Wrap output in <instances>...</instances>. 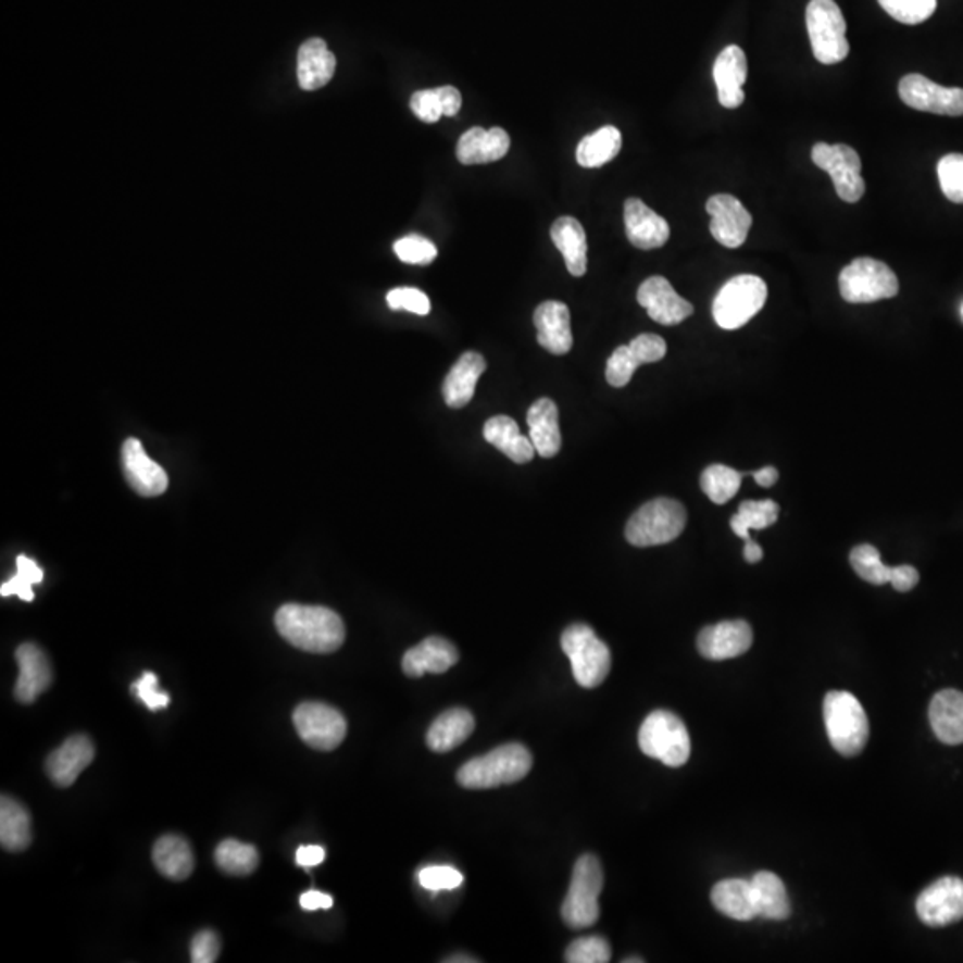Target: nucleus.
<instances>
[{
    "instance_id": "f257e3e1",
    "label": "nucleus",
    "mask_w": 963,
    "mask_h": 963,
    "mask_svg": "<svg viewBox=\"0 0 963 963\" xmlns=\"http://www.w3.org/2000/svg\"><path fill=\"white\" fill-rule=\"evenodd\" d=\"M278 634L299 650L309 653H333L345 642V623L327 606L288 603L275 614Z\"/></svg>"
},
{
    "instance_id": "f03ea898",
    "label": "nucleus",
    "mask_w": 963,
    "mask_h": 963,
    "mask_svg": "<svg viewBox=\"0 0 963 963\" xmlns=\"http://www.w3.org/2000/svg\"><path fill=\"white\" fill-rule=\"evenodd\" d=\"M530 767V751L511 742L466 762L459 770L458 781L464 789H492L523 780Z\"/></svg>"
},
{
    "instance_id": "7ed1b4c3",
    "label": "nucleus",
    "mask_w": 963,
    "mask_h": 963,
    "mask_svg": "<svg viewBox=\"0 0 963 963\" xmlns=\"http://www.w3.org/2000/svg\"><path fill=\"white\" fill-rule=\"evenodd\" d=\"M826 731L835 751L854 756L864 750L870 739V720L864 706L846 690H831L825 698Z\"/></svg>"
},
{
    "instance_id": "20e7f679",
    "label": "nucleus",
    "mask_w": 963,
    "mask_h": 963,
    "mask_svg": "<svg viewBox=\"0 0 963 963\" xmlns=\"http://www.w3.org/2000/svg\"><path fill=\"white\" fill-rule=\"evenodd\" d=\"M562 651L572 662L576 684L586 689H595L605 681L611 673V650L591 626L575 623L562 631Z\"/></svg>"
},
{
    "instance_id": "39448f33",
    "label": "nucleus",
    "mask_w": 963,
    "mask_h": 963,
    "mask_svg": "<svg viewBox=\"0 0 963 963\" xmlns=\"http://www.w3.org/2000/svg\"><path fill=\"white\" fill-rule=\"evenodd\" d=\"M686 506L671 498L645 503L626 525V541L637 548L661 547L675 541L686 528Z\"/></svg>"
},
{
    "instance_id": "423d86ee",
    "label": "nucleus",
    "mask_w": 963,
    "mask_h": 963,
    "mask_svg": "<svg viewBox=\"0 0 963 963\" xmlns=\"http://www.w3.org/2000/svg\"><path fill=\"white\" fill-rule=\"evenodd\" d=\"M603 889V870L595 854L576 860L572 885L562 903V921L572 929L591 928L600 918V898Z\"/></svg>"
},
{
    "instance_id": "0eeeda50",
    "label": "nucleus",
    "mask_w": 963,
    "mask_h": 963,
    "mask_svg": "<svg viewBox=\"0 0 963 963\" xmlns=\"http://www.w3.org/2000/svg\"><path fill=\"white\" fill-rule=\"evenodd\" d=\"M642 753L667 767H681L690 756V737L684 721L673 712H651L639 730Z\"/></svg>"
},
{
    "instance_id": "6e6552de",
    "label": "nucleus",
    "mask_w": 963,
    "mask_h": 963,
    "mask_svg": "<svg viewBox=\"0 0 963 963\" xmlns=\"http://www.w3.org/2000/svg\"><path fill=\"white\" fill-rule=\"evenodd\" d=\"M767 300V286L756 275H737L715 295L712 314L721 328L735 330L745 327L762 311Z\"/></svg>"
},
{
    "instance_id": "1a4fd4ad",
    "label": "nucleus",
    "mask_w": 963,
    "mask_h": 963,
    "mask_svg": "<svg viewBox=\"0 0 963 963\" xmlns=\"http://www.w3.org/2000/svg\"><path fill=\"white\" fill-rule=\"evenodd\" d=\"M806 29L815 60L835 65L849 54L846 21L834 0H810L806 5Z\"/></svg>"
},
{
    "instance_id": "9d476101",
    "label": "nucleus",
    "mask_w": 963,
    "mask_h": 963,
    "mask_svg": "<svg viewBox=\"0 0 963 963\" xmlns=\"http://www.w3.org/2000/svg\"><path fill=\"white\" fill-rule=\"evenodd\" d=\"M842 299L849 303H873L892 299L899 293V280L895 272L873 258L854 259L839 277Z\"/></svg>"
},
{
    "instance_id": "9b49d317",
    "label": "nucleus",
    "mask_w": 963,
    "mask_h": 963,
    "mask_svg": "<svg viewBox=\"0 0 963 963\" xmlns=\"http://www.w3.org/2000/svg\"><path fill=\"white\" fill-rule=\"evenodd\" d=\"M812 161L815 166L828 172L834 180L835 191L839 199L848 204L859 202L865 193V180L862 179V161L856 150L849 145L815 143L812 149Z\"/></svg>"
},
{
    "instance_id": "f8f14e48",
    "label": "nucleus",
    "mask_w": 963,
    "mask_h": 963,
    "mask_svg": "<svg viewBox=\"0 0 963 963\" xmlns=\"http://www.w3.org/2000/svg\"><path fill=\"white\" fill-rule=\"evenodd\" d=\"M293 723L300 739L314 750H336L347 737V720L343 714L318 701H308L297 706Z\"/></svg>"
},
{
    "instance_id": "ddd939ff",
    "label": "nucleus",
    "mask_w": 963,
    "mask_h": 963,
    "mask_svg": "<svg viewBox=\"0 0 963 963\" xmlns=\"http://www.w3.org/2000/svg\"><path fill=\"white\" fill-rule=\"evenodd\" d=\"M921 921L929 928H943L963 918V879L943 876L928 885L915 903Z\"/></svg>"
},
{
    "instance_id": "4468645a",
    "label": "nucleus",
    "mask_w": 963,
    "mask_h": 963,
    "mask_svg": "<svg viewBox=\"0 0 963 963\" xmlns=\"http://www.w3.org/2000/svg\"><path fill=\"white\" fill-rule=\"evenodd\" d=\"M899 97L912 110L943 116L963 115L962 88H946L924 75H904L899 83Z\"/></svg>"
},
{
    "instance_id": "2eb2a0df",
    "label": "nucleus",
    "mask_w": 963,
    "mask_h": 963,
    "mask_svg": "<svg viewBox=\"0 0 963 963\" xmlns=\"http://www.w3.org/2000/svg\"><path fill=\"white\" fill-rule=\"evenodd\" d=\"M706 213L711 214V233L717 243L726 249L745 245L753 218L739 199L728 193L714 195L706 202Z\"/></svg>"
},
{
    "instance_id": "dca6fc26",
    "label": "nucleus",
    "mask_w": 963,
    "mask_h": 963,
    "mask_svg": "<svg viewBox=\"0 0 963 963\" xmlns=\"http://www.w3.org/2000/svg\"><path fill=\"white\" fill-rule=\"evenodd\" d=\"M637 302L648 311L653 322L661 325H678L695 313L692 303L676 293L670 280L664 277L646 278L637 291Z\"/></svg>"
},
{
    "instance_id": "f3484780",
    "label": "nucleus",
    "mask_w": 963,
    "mask_h": 963,
    "mask_svg": "<svg viewBox=\"0 0 963 963\" xmlns=\"http://www.w3.org/2000/svg\"><path fill=\"white\" fill-rule=\"evenodd\" d=\"M753 645V630L746 621H723L706 626L698 636V650L709 661H728L745 655Z\"/></svg>"
},
{
    "instance_id": "a211bd4d",
    "label": "nucleus",
    "mask_w": 963,
    "mask_h": 963,
    "mask_svg": "<svg viewBox=\"0 0 963 963\" xmlns=\"http://www.w3.org/2000/svg\"><path fill=\"white\" fill-rule=\"evenodd\" d=\"M125 478L141 497H160L168 489V475L154 459L145 452L143 445L136 437H129L122 448Z\"/></svg>"
},
{
    "instance_id": "6ab92c4d",
    "label": "nucleus",
    "mask_w": 963,
    "mask_h": 963,
    "mask_svg": "<svg viewBox=\"0 0 963 963\" xmlns=\"http://www.w3.org/2000/svg\"><path fill=\"white\" fill-rule=\"evenodd\" d=\"M625 229L630 243L637 249H661L670 239V224L641 199L625 202Z\"/></svg>"
},
{
    "instance_id": "aec40b11",
    "label": "nucleus",
    "mask_w": 963,
    "mask_h": 963,
    "mask_svg": "<svg viewBox=\"0 0 963 963\" xmlns=\"http://www.w3.org/2000/svg\"><path fill=\"white\" fill-rule=\"evenodd\" d=\"M748 77V60L745 50L737 46L721 50L714 63V80L717 100L726 110H737L745 104V86Z\"/></svg>"
},
{
    "instance_id": "412c9836",
    "label": "nucleus",
    "mask_w": 963,
    "mask_h": 963,
    "mask_svg": "<svg viewBox=\"0 0 963 963\" xmlns=\"http://www.w3.org/2000/svg\"><path fill=\"white\" fill-rule=\"evenodd\" d=\"M15 656L21 670L15 686V698L21 703L29 705L38 700L41 692L49 689L52 684V670L46 653L33 642L18 646Z\"/></svg>"
},
{
    "instance_id": "4be33fe9",
    "label": "nucleus",
    "mask_w": 963,
    "mask_h": 963,
    "mask_svg": "<svg viewBox=\"0 0 963 963\" xmlns=\"http://www.w3.org/2000/svg\"><path fill=\"white\" fill-rule=\"evenodd\" d=\"M93 759V742L86 735H74L50 753L47 759V775L58 787H70Z\"/></svg>"
},
{
    "instance_id": "5701e85b",
    "label": "nucleus",
    "mask_w": 963,
    "mask_h": 963,
    "mask_svg": "<svg viewBox=\"0 0 963 963\" xmlns=\"http://www.w3.org/2000/svg\"><path fill=\"white\" fill-rule=\"evenodd\" d=\"M537 341L545 350L555 355H564L573 347L572 318L566 303L548 300L534 313Z\"/></svg>"
},
{
    "instance_id": "b1692460",
    "label": "nucleus",
    "mask_w": 963,
    "mask_h": 963,
    "mask_svg": "<svg viewBox=\"0 0 963 963\" xmlns=\"http://www.w3.org/2000/svg\"><path fill=\"white\" fill-rule=\"evenodd\" d=\"M459 662V651L445 637H428L403 655L402 670L409 678H420L425 673L441 675Z\"/></svg>"
},
{
    "instance_id": "393cba45",
    "label": "nucleus",
    "mask_w": 963,
    "mask_h": 963,
    "mask_svg": "<svg viewBox=\"0 0 963 963\" xmlns=\"http://www.w3.org/2000/svg\"><path fill=\"white\" fill-rule=\"evenodd\" d=\"M511 149V138L502 127L486 130L472 127L461 136L458 143V160L461 164H486L505 158Z\"/></svg>"
},
{
    "instance_id": "a878e982",
    "label": "nucleus",
    "mask_w": 963,
    "mask_h": 963,
    "mask_svg": "<svg viewBox=\"0 0 963 963\" xmlns=\"http://www.w3.org/2000/svg\"><path fill=\"white\" fill-rule=\"evenodd\" d=\"M486 372V359L480 353H462L442 383V397L448 408L462 409L472 402L478 378Z\"/></svg>"
},
{
    "instance_id": "bb28decb",
    "label": "nucleus",
    "mask_w": 963,
    "mask_h": 963,
    "mask_svg": "<svg viewBox=\"0 0 963 963\" xmlns=\"http://www.w3.org/2000/svg\"><path fill=\"white\" fill-rule=\"evenodd\" d=\"M929 723L940 742L949 746L962 745L963 692L954 689L937 692L929 703Z\"/></svg>"
},
{
    "instance_id": "cd10ccee",
    "label": "nucleus",
    "mask_w": 963,
    "mask_h": 963,
    "mask_svg": "<svg viewBox=\"0 0 963 963\" xmlns=\"http://www.w3.org/2000/svg\"><path fill=\"white\" fill-rule=\"evenodd\" d=\"M530 441L541 458H555L561 452L562 436L559 427V409L550 398H539L528 409Z\"/></svg>"
},
{
    "instance_id": "c85d7f7f",
    "label": "nucleus",
    "mask_w": 963,
    "mask_h": 963,
    "mask_svg": "<svg viewBox=\"0 0 963 963\" xmlns=\"http://www.w3.org/2000/svg\"><path fill=\"white\" fill-rule=\"evenodd\" d=\"M336 72V55L322 38H311L299 50V85L302 90H320L328 85Z\"/></svg>"
},
{
    "instance_id": "c756f323",
    "label": "nucleus",
    "mask_w": 963,
    "mask_h": 963,
    "mask_svg": "<svg viewBox=\"0 0 963 963\" xmlns=\"http://www.w3.org/2000/svg\"><path fill=\"white\" fill-rule=\"evenodd\" d=\"M712 903L721 914L735 921L759 917L755 887L748 879H723L712 889Z\"/></svg>"
},
{
    "instance_id": "7c9ffc66",
    "label": "nucleus",
    "mask_w": 963,
    "mask_h": 963,
    "mask_svg": "<svg viewBox=\"0 0 963 963\" xmlns=\"http://www.w3.org/2000/svg\"><path fill=\"white\" fill-rule=\"evenodd\" d=\"M484 439L516 464H527L537 453L530 437L523 436L517 423L503 414L487 420L484 425Z\"/></svg>"
},
{
    "instance_id": "2f4dec72",
    "label": "nucleus",
    "mask_w": 963,
    "mask_h": 963,
    "mask_svg": "<svg viewBox=\"0 0 963 963\" xmlns=\"http://www.w3.org/2000/svg\"><path fill=\"white\" fill-rule=\"evenodd\" d=\"M551 241L561 250L566 261L567 272L573 277H581L587 272L586 230L578 220L561 216L551 225Z\"/></svg>"
},
{
    "instance_id": "473e14b6",
    "label": "nucleus",
    "mask_w": 963,
    "mask_h": 963,
    "mask_svg": "<svg viewBox=\"0 0 963 963\" xmlns=\"http://www.w3.org/2000/svg\"><path fill=\"white\" fill-rule=\"evenodd\" d=\"M475 730V720L466 709H450L434 721L427 734V745L436 753H447L461 746Z\"/></svg>"
},
{
    "instance_id": "72a5a7b5",
    "label": "nucleus",
    "mask_w": 963,
    "mask_h": 963,
    "mask_svg": "<svg viewBox=\"0 0 963 963\" xmlns=\"http://www.w3.org/2000/svg\"><path fill=\"white\" fill-rule=\"evenodd\" d=\"M33 842L30 815L24 804L10 796H2L0 801V845L5 851L18 853L25 851Z\"/></svg>"
},
{
    "instance_id": "f704fd0d",
    "label": "nucleus",
    "mask_w": 963,
    "mask_h": 963,
    "mask_svg": "<svg viewBox=\"0 0 963 963\" xmlns=\"http://www.w3.org/2000/svg\"><path fill=\"white\" fill-rule=\"evenodd\" d=\"M152 860H154L158 871L174 881H183L193 873V851L189 848L188 840L183 839L179 835L161 837L155 842Z\"/></svg>"
},
{
    "instance_id": "c9c22d12",
    "label": "nucleus",
    "mask_w": 963,
    "mask_h": 963,
    "mask_svg": "<svg viewBox=\"0 0 963 963\" xmlns=\"http://www.w3.org/2000/svg\"><path fill=\"white\" fill-rule=\"evenodd\" d=\"M751 884L755 887L759 917L770 918V921L789 918V896H787V889H785L780 876H776L770 871H760L751 878Z\"/></svg>"
},
{
    "instance_id": "e433bc0d",
    "label": "nucleus",
    "mask_w": 963,
    "mask_h": 963,
    "mask_svg": "<svg viewBox=\"0 0 963 963\" xmlns=\"http://www.w3.org/2000/svg\"><path fill=\"white\" fill-rule=\"evenodd\" d=\"M623 136L614 125H605L586 136L576 147V161L584 168H600L620 154Z\"/></svg>"
},
{
    "instance_id": "4c0bfd02",
    "label": "nucleus",
    "mask_w": 963,
    "mask_h": 963,
    "mask_svg": "<svg viewBox=\"0 0 963 963\" xmlns=\"http://www.w3.org/2000/svg\"><path fill=\"white\" fill-rule=\"evenodd\" d=\"M778 514H780V506L773 500H762V502L748 500V502L740 503L739 511L731 517V530L735 536L748 541L751 539L750 530H764V528L775 525Z\"/></svg>"
},
{
    "instance_id": "58836bf2",
    "label": "nucleus",
    "mask_w": 963,
    "mask_h": 963,
    "mask_svg": "<svg viewBox=\"0 0 963 963\" xmlns=\"http://www.w3.org/2000/svg\"><path fill=\"white\" fill-rule=\"evenodd\" d=\"M214 860L224 873L233 874V876H249L258 870L259 853L253 846L227 839L220 842L218 848L214 851Z\"/></svg>"
},
{
    "instance_id": "ea45409f",
    "label": "nucleus",
    "mask_w": 963,
    "mask_h": 963,
    "mask_svg": "<svg viewBox=\"0 0 963 963\" xmlns=\"http://www.w3.org/2000/svg\"><path fill=\"white\" fill-rule=\"evenodd\" d=\"M742 473L735 472L734 467L723 464H712L701 473V489L712 502L717 505L730 502L731 498L739 492L742 484Z\"/></svg>"
},
{
    "instance_id": "a19ab883",
    "label": "nucleus",
    "mask_w": 963,
    "mask_h": 963,
    "mask_svg": "<svg viewBox=\"0 0 963 963\" xmlns=\"http://www.w3.org/2000/svg\"><path fill=\"white\" fill-rule=\"evenodd\" d=\"M849 561H851V566H853L854 573H856L862 580L870 581V584H874V586L890 584V578H892V567L884 564L881 556H879V551L876 550L873 545H860V547L854 548V550L851 551Z\"/></svg>"
},
{
    "instance_id": "79ce46f5",
    "label": "nucleus",
    "mask_w": 963,
    "mask_h": 963,
    "mask_svg": "<svg viewBox=\"0 0 963 963\" xmlns=\"http://www.w3.org/2000/svg\"><path fill=\"white\" fill-rule=\"evenodd\" d=\"M895 21L906 25L923 24L937 10V0H878Z\"/></svg>"
},
{
    "instance_id": "37998d69",
    "label": "nucleus",
    "mask_w": 963,
    "mask_h": 963,
    "mask_svg": "<svg viewBox=\"0 0 963 963\" xmlns=\"http://www.w3.org/2000/svg\"><path fill=\"white\" fill-rule=\"evenodd\" d=\"M611 946L603 937H581L570 943L566 949V962L570 963H606L611 962Z\"/></svg>"
},
{
    "instance_id": "c03bdc74",
    "label": "nucleus",
    "mask_w": 963,
    "mask_h": 963,
    "mask_svg": "<svg viewBox=\"0 0 963 963\" xmlns=\"http://www.w3.org/2000/svg\"><path fill=\"white\" fill-rule=\"evenodd\" d=\"M937 172L942 193L954 204H963V154L943 155Z\"/></svg>"
},
{
    "instance_id": "a18cd8bd",
    "label": "nucleus",
    "mask_w": 963,
    "mask_h": 963,
    "mask_svg": "<svg viewBox=\"0 0 963 963\" xmlns=\"http://www.w3.org/2000/svg\"><path fill=\"white\" fill-rule=\"evenodd\" d=\"M639 366L641 364H639L628 345L616 348L609 361H606V383L611 384L612 388H625Z\"/></svg>"
},
{
    "instance_id": "49530a36",
    "label": "nucleus",
    "mask_w": 963,
    "mask_h": 963,
    "mask_svg": "<svg viewBox=\"0 0 963 963\" xmlns=\"http://www.w3.org/2000/svg\"><path fill=\"white\" fill-rule=\"evenodd\" d=\"M395 253L400 261L408 264H430L437 258L436 245L416 234L398 239L395 243Z\"/></svg>"
},
{
    "instance_id": "de8ad7c7",
    "label": "nucleus",
    "mask_w": 963,
    "mask_h": 963,
    "mask_svg": "<svg viewBox=\"0 0 963 963\" xmlns=\"http://www.w3.org/2000/svg\"><path fill=\"white\" fill-rule=\"evenodd\" d=\"M464 881L461 871L453 870L450 865H433L420 871V884L423 889L439 892V890H453L461 887Z\"/></svg>"
},
{
    "instance_id": "09e8293b",
    "label": "nucleus",
    "mask_w": 963,
    "mask_h": 963,
    "mask_svg": "<svg viewBox=\"0 0 963 963\" xmlns=\"http://www.w3.org/2000/svg\"><path fill=\"white\" fill-rule=\"evenodd\" d=\"M388 305L392 311H409L420 316L430 313V300L416 288L391 289L388 293Z\"/></svg>"
},
{
    "instance_id": "8fccbe9b",
    "label": "nucleus",
    "mask_w": 963,
    "mask_h": 963,
    "mask_svg": "<svg viewBox=\"0 0 963 963\" xmlns=\"http://www.w3.org/2000/svg\"><path fill=\"white\" fill-rule=\"evenodd\" d=\"M158 686H160L158 676L150 671L143 673V676L133 684V692L143 701L145 705L149 706L150 711H161L170 705V696L166 692H161Z\"/></svg>"
},
{
    "instance_id": "3c124183",
    "label": "nucleus",
    "mask_w": 963,
    "mask_h": 963,
    "mask_svg": "<svg viewBox=\"0 0 963 963\" xmlns=\"http://www.w3.org/2000/svg\"><path fill=\"white\" fill-rule=\"evenodd\" d=\"M628 347H630L639 364L659 363L661 359H664L665 352H667V345L656 334H641V336L631 339Z\"/></svg>"
},
{
    "instance_id": "603ef678",
    "label": "nucleus",
    "mask_w": 963,
    "mask_h": 963,
    "mask_svg": "<svg viewBox=\"0 0 963 963\" xmlns=\"http://www.w3.org/2000/svg\"><path fill=\"white\" fill-rule=\"evenodd\" d=\"M411 110L417 118L427 122V124H436L441 116H445L441 97H439L437 88L416 91L411 99Z\"/></svg>"
},
{
    "instance_id": "864d4df0",
    "label": "nucleus",
    "mask_w": 963,
    "mask_h": 963,
    "mask_svg": "<svg viewBox=\"0 0 963 963\" xmlns=\"http://www.w3.org/2000/svg\"><path fill=\"white\" fill-rule=\"evenodd\" d=\"M220 954L218 935L213 929H204L191 940V962L213 963Z\"/></svg>"
},
{
    "instance_id": "5fc2aeb1",
    "label": "nucleus",
    "mask_w": 963,
    "mask_h": 963,
    "mask_svg": "<svg viewBox=\"0 0 963 963\" xmlns=\"http://www.w3.org/2000/svg\"><path fill=\"white\" fill-rule=\"evenodd\" d=\"M33 581L27 580L25 576H22L21 573H16L11 580L4 581L2 587H0V595L2 597H16L21 598L24 601H33L35 600V592H33Z\"/></svg>"
},
{
    "instance_id": "6e6d98bb",
    "label": "nucleus",
    "mask_w": 963,
    "mask_h": 963,
    "mask_svg": "<svg viewBox=\"0 0 963 963\" xmlns=\"http://www.w3.org/2000/svg\"><path fill=\"white\" fill-rule=\"evenodd\" d=\"M890 584L896 591L909 592L918 584V572L914 566L892 567V578Z\"/></svg>"
},
{
    "instance_id": "4d7b16f0",
    "label": "nucleus",
    "mask_w": 963,
    "mask_h": 963,
    "mask_svg": "<svg viewBox=\"0 0 963 963\" xmlns=\"http://www.w3.org/2000/svg\"><path fill=\"white\" fill-rule=\"evenodd\" d=\"M437 91H439V97H441L445 116L458 115L462 105L461 91L458 88H453V86H441V88H437Z\"/></svg>"
},
{
    "instance_id": "13d9d810",
    "label": "nucleus",
    "mask_w": 963,
    "mask_h": 963,
    "mask_svg": "<svg viewBox=\"0 0 963 963\" xmlns=\"http://www.w3.org/2000/svg\"><path fill=\"white\" fill-rule=\"evenodd\" d=\"M325 860V849L322 846H300L297 849V864L300 867H316Z\"/></svg>"
},
{
    "instance_id": "bf43d9fd",
    "label": "nucleus",
    "mask_w": 963,
    "mask_h": 963,
    "mask_svg": "<svg viewBox=\"0 0 963 963\" xmlns=\"http://www.w3.org/2000/svg\"><path fill=\"white\" fill-rule=\"evenodd\" d=\"M334 904V899L328 895H323V892H318V890H309L305 895H302L300 898V906L303 910H309V912H314V910H327L330 909Z\"/></svg>"
},
{
    "instance_id": "052dcab7",
    "label": "nucleus",
    "mask_w": 963,
    "mask_h": 963,
    "mask_svg": "<svg viewBox=\"0 0 963 963\" xmlns=\"http://www.w3.org/2000/svg\"><path fill=\"white\" fill-rule=\"evenodd\" d=\"M16 573H21L22 576H25V578L33 581V584H40V581L43 580V572H41V567L38 566L33 559H29V556H16Z\"/></svg>"
},
{
    "instance_id": "680f3d73",
    "label": "nucleus",
    "mask_w": 963,
    "mask_h": 963,
    "mask_svg": "<svg viewBox=\"0 0 963 963\" xmlns=\"http://www.w3.org/2000/svg\"><path fill=\"white\" fill-rule=\"evenodd\" d=\"M751 477L755 478L756 484L762 487H773L778 480V472H776V467L765 466L759 472L751 473Z\"/></svg>"
},
{
    "instance_id": "e2e57ef3",
    "label": "nucleus",
    "mask_w": 963,
    "mask_h": 963,
    "mask_svg": "<svg viewBox=\"0 0 963 963\" xmlns=\"http://www.w3.org/2000/svg\"><path fill=\"white\" fill-rule=\"evenodd\" d=\"M762 556H764V551H762V548H760L759 542L753 541V539H748L745 547L746 562H750V564H756V562L762 561Z\"/></svg>"
},
{
    "instance_id": "0e129e2a",
    "label": "nucleus",
    "mask_w": 963,
    "mask_h": 963,
    "mask_svg": "<svg viewBox=\"0 0 963 963\" xmlns=\"http://www.w3.org/2000/svg\"><path fill=\"white\" fill-rule=\"evenodd\" d=\"M445 962H453V963H455V962H477V960H473V959H455V956H452V959L445 960Z\"/></svg>"
},
{
    "instance_id": "69168bd1",
    "label": "nucleus",
    "mask_w": 963,
    "mask_h": 963,
    "mask_svg": "<svg viewBox=\"0 0 963 963\" xmlns=\"http://www.w3.org/2000/svg\"><path fill=\"white\" fill-rule=\"evenodd\" d=\"M631 962L642 963V959H628V960H625V963H631Z\"/></svg>"
},
{
    "instance_id": "338daca9",
    "label": "nucleus",
    "mask_w": 963,
    "mask_h": 963,
    "mask_svg": "<svg viewBox=\"0 0 963 963\" xmlns=\"http://www.w3.org/2000/svg\"><path fill=\"white\" fill-rule=\"evenodd\" d=\"M962 318H963V305H962Z\"/></svg>"
}]
</instances>
